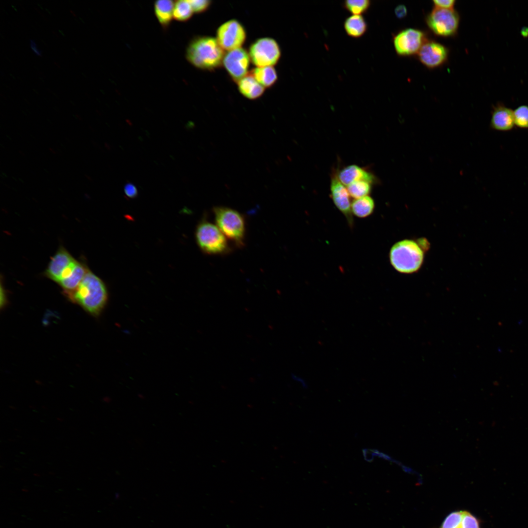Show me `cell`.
<instances>
[{
	"mask_svg": "<svg viewBox=\"0 0 528 528\" xmlns=\"http://www.w3.org/2000/svg\"><path fill=\"white\" fill-rule=\"evenodd\" d=\"M513 111L515 125L521 128H528V106H519Z\"/></svg>",
	"mask_w": 528,
	"mask_h": 528,
	"instance_id": "25",
	"label": "cell"
},
{
	"mask_svg": "<svg viewBox=\"0 0 528 528\" xmlns=\"http://www.w3.org/2000/svg\"><path fill=\"white\" fill-rule=\"evenodd\" d=\"M239 92L245 98L255 100L261 97L265 91L262 86L250 74L237 82Z\"/></svg>",
	"mask_w": 528,
	"mask_h": 528,
	"instance_id": "17",
	"label": "cell"
},
{
	"mask_svg": "<svg viewBox=\"0 0 528 528\" xmlns=\"http://www.w3.org/2000/svg\"><path fill=\"white\" fill-rule=\"evenodd\" d=\"M196 238L200 248L208 254H224L230 250L225 236L217 226L208 221L198 225Z\"/></svg>",
	"mask_w": 528,
	"mask_h": 528,
	"instance_id": "5",
	"label": "cell"
},
{
	"mask_svg": "<svg viewBox=\"0 0 528 528\" xmlns=\"http://www.w3.org/2000/svg\"><path fill=\"white\" fill-rule=\"evenodd\" d=\"M347 35L354 38L362 36L367 31V24L362 15H352L347 18L344 24Z\"/></svg>",
	"mask_w": 528,
	"mask_h": 528,
	"instance_id": "19",
	"label": "cell"
},
{
	"mask_svg": "<svg viewBox=\"0 0 528 528\" xmlns=\"http://www.w3.org/2000/svg\"><path fill=\"white\" fill-rule=\"evenodd\" d=\"M124 191L126 196L130 198H135L138 195L136 187L131 182L127 183L125 185Z\"/></svg>",
	"mask_w": 528,
	"mask_h": 528,
	"instance_id": "30",
	"label": "cell"
},
{
	"mask_svg": "<svg viewBox=\"0 0 528 528\" xmlns=\"http://www.w3.org/2000/svg\"><path fill=\"white\" fill-rule=\"evenodd\" d=\"M175 1L171 0H158L154 3L155 16L163 28L169 26L174 18Z\"/></svg>",
	"mask_w": 528,
	"mask_h": 528,
	"instance_id": "18",
	"label": "cell"
},
{
	"mask_svg": "<svg viewBox=\"0 0 528 528\" xmlns=\"http://www.w3.org/2000/svg\"><path fill=\"white\" fill-rule=\"evenodd\" d=\"M490 127L494 130L507 131L514 126L513 111L504 106L496 107L492 113Z\"/></svg>",
	"mask_w": 528,
	"mask_h": 528,
	"instance_id": "16",
	"label": "cell"
},
{
	"mask_svg": "<svg viewBox=\"0 0 528 528\" xmlns=\"http://www.w3.org/2000/svg\"><path fill=\"white\" fill-rule=\"evenodd\" d=\"M75 260L66 249L61 246L51 258L44 275L58 283L63 274Z\"/></svg>",
	"mask_w": 528,
	"mask_h": 528,
	"instance_id": "12",
	"label": "cell"
},
{
	"mask_svg": "<svg viewBox=\"0 0 528 528\" xmlns=\"http://www.w3.org/2000/svg\"><path fill=\"white\" fill-rule=\"evenodd\" d=\"M66 296L95 316L101 312L108 298L105 283L89 269L77 288Z\"/></svg>",
	"mask_w": 528,
	"mask_h": 528,
	"instance_id": "1",
	"label": "cell"
},
{
	"mask_svg": "<svg viewBox=\"0 0 528 528\" xmlns=\"http://www.w3.org/2000/svg\"><path fill=\"white\" fill-rule=\"evenodd\" d=\"M250 61L248 52L241 47L225 53L222 65L231 78L237 82L248 74Z\"/></svg>",
	"mask_w": 528,
	"mask_h": 528,
	"instance_id": "10",
	"label": "cell"
},
{
	"mask_svg": "<svg viewBox=\"0 0 528 528\" xmlns=\"http://www.w3.org/2000/svg\"><path fill=\"white\" fill-rule=\"evenodd\" d=\"M337 177L346 186L358 180H366L372 184L376 181L375 177L372 174L356 165L344 167L340 171Z\"/></svg>",
	"mask_w": 528,
	"mask_h": 528,
	"instance_id": "15",
	"label": "cell"
},
{
	"mask_svg": "<svg viewBox=\"0 0 528 528\" xmlns=\"http://www.w3.org/2000/svg\"><path fill=\"white\" fill-rule=\"evenodd\" d=\"M396 16L399 19H402L406 16L407 9L403 4L398 5L395 9Z\"/></svg>",
	"mask_w": 528,
	"mask_h": 528,
	"instance_id": "31",
	"label": "cell"
},
{
	"mask_svg": "<svg viewBox=\"0 0 528 528\" xmlns=\"http://www.w3.org/2000/svg\"><path fill=\"white\" fill-rule=\"evenodd\" d=\"M427 40L424 31L417 28H407L396 33L393 37V42L397 54L409 56L417 54Z\"/></svg>",
	"mask_w": 528,
	"mask_h": 528,
	"instance_id": "8",
	"label": "cell"
},
{
	"mask_svg": "<svg viewBox=\"0 0 528 528\" xmlns=\"http://www.w3.org/2000/svg\"><path fill=\"white\" fill-rule=\"evenodd\" d=\"M225 53L216 38L199 36L193 39L186 51V58L193 66L211 70L222 64Z\"/></svg>",
	"mask_w": 528,
	"mask_h": 528,
	"instance_id": "2",
	"label": "cell"
},
{
	"mask_svg": "<svg viewBox=\"0 0 528 528\" xmlns=\"http://www.w3.org/2000/svg\"><path fill=\"white\" fill-rule=\"evenodd\" d=\"M372 184L366 180H358L352 183L347 188L351 197L356 199L368 196Z\"/></svg>",
	"mask_w": 528,
	"mask_h": 528,
	"instance_id": "23",
	"label": "cell"
},
{
	"mask_svg": "<svg viewBox=\"0 0 528 528\" xmlns=\"http://www.w3.org/2000/svg\"><path fill=\"white\" fill-rule=\"evenodd\" d=\"M194 11L189 0H180L175 2L174 19L180 22H185L192 16Z\"/></svg>",
	"mask_w": 528,
	"mask_h": 528,
	"instance_id": "22",
	"label": "cell"
},
{
	"mask_svg": "<svg viewBox=\"0 0 528 528\" xmlns=\"http://www.w3.org/2000/svg\"><path fill=\"white\" fill-rule=\"evenodd\" d=\"M426 23L436 35L449 37L455 35L460 24L458 13L453 9L434 7L427 15Z\"/></svg>",
	"mask_w": 528,
	"mask_h": 528,
	"instance_id": "6",
	"label": "cell"
},
{
	"mask_svg": "<svg viewBox=\"0 0 528 528\" xmlns=\"http://www.w3.org/2000/svg\"><path fill=\"white\" fill-rule=\"evenodd\" d=\"M448 55V49L443 44L428 40L417 54L420 62L429 68H435L442 66L447 61Z\"/></svg>",
	"mask_w": 528,
	"mask_h": 528,
	"instance_id": "11",
	"label": "cell"
},
{
	"mask_svg": "<svg viewBox=\"0 0 528 528\" xmlns=\"http://www.w3.org/2000/svg\"><path fill=\"white\" fill-rule=\"evenodd\" d=\"M217 226L228 239L238 247L244 245L245 225L244 219L233 209L216 206L213 208Z\"/></svg>",
	"mask_w": 528,
	"mask_h": 528,
	"instance_id": "4",
	"label": "cell"
},
{
	"mask_svg": "<svg viewBox=\"0 0 528 528\" xmlns=\"http://www.w3.org/2000/svg\"><path fill=\"white\" fill-rule=\"evenodd\" d=\"M248 53L250 60L256 67L273 66L281 58V50L275 39L264 37L250 45Z\"/></svg>",
	"mask_w": 528,
	"mask_h": 528,
	"instance_id": "7",
	"label": "cell"
},
{
	"mask_svg": "<svg viewBox=\"0 0 528 528\" xmlns=\"http://www.w3.org/2000/svg\"><path fill=\"white\" fill-rule=\"evenodd\" d=\"M88 270L85 264L76 260L67 269L58 283L66 295L77 288Z\"/></svg>",
	"mask_w": 528,
	"mask_h": 528,
	"instance_id": "14",
	"label": "cell"
},
{
	"mask_svg": "<svg viewBox=\"0 0 528 528\" xmlns=\"http://www.w3.org/2000/svg\"><path fill=\"white\" fill-rule=\"evenodd\" d=\"M194 13H201L206 11L210 7L211 1L209 0H189Z\"/></svg>",
	"mask_w": 528,
	"mask_h": 528,
	"instance_id": "28",
	"label": "cell"
},
{
	"mask_svg": "<svg viewBox=\"0 0 528 528\" xmlns=\"http://www.w3.org/2000/svg\"><path fill=\"white\" fill-rule=\"evenodd\" d=\"M462 515L463 511L452 512L445 519L441 528H458Z\"/></svg>",
	"mask_w": 528,
	"mask_h": 528,
	"instance_id": "26",
	"label": "cell"
},
{
	"mask_svg": "<svg viewBox=\"0 0 528 528\" xmlns=\"http://www.w3.org/2000/svg\"><path fill=\"white\" fill-rule=\"evenodd\" d=\"M374 207L373 199L371 197L367 196L354 199L352 202L351 210L352 214L354 216L363 218L371 215L374 210Z\"/></svg>",
	"mask_w": 528,
	"mask_h": 528,
	"instance_id": "21",
	"label": "cell"
},
{
	"mask_svg": "<svg viewBox=\"0 0 528 528\" xmlns=\"http://www.w3.org/2000/svg\"><path fill=\"white\" fill-rule=\"evenodd\" d=\"M432 1L434 7L445 9H453L456 2L455 0H433Z\"/></svg>",
	"mask_w": 528,
	"mask_h": 528,
	"instance_id": "29",
	"label": "cell"
},
{
	"mask_svg": "<svg viewBox=\"0 0 528 528\" xmlns=\"http://www.w3.org/2000/svg\"><path fill=\"white\" fill-rule=\"evenodd\" d=\"M344 7L353 15H361L367 11L371 5L369 0H347L344 2Z\"/></svg>",
	"mask_w": 528,
	"mask_h": 528,
	"instance_id": "24",
	"label": "cell"
},
{
	"mask_svg": "<svg viewBox=\"0 0 528 528\" xmlns=\"http://www.w3.org/2000/svg\"><path fill=\"white\" fill-rule=\"evenodd\" d=\"M458 528H480L476 518L470 513L463 511L462 519Z\"/></svg>",
	"mask_w": 528,
	"mask_h": 528,
	"instance_id": "27",
	"label": "cell"
},
{
	"mask_svg": "<svg viewBox=\"0 0 528 528\" xmlns=\"http://www.w3.org/2000/svg\"><path fill=\"white\" fill-rule=\"evenodd\" d=\"M424 253V250L418 242L412 240H403L392 246L389 259L391 265L396 271L411 274L421 266Z\"/></svg>",
	"mask_w": 528,
	"mask_h": 528,
	"instance_id": "3",
	"label": "cell"
},
{
	"mask_svg": "<svg viewBox=\"0 0 528 528\" xmlns=\"http://www.w3.org/2000/svg\"><path fill=\"white\" fill-rule=\"evenodd\" d=\"M251 74L264 88L273 86L278 80L276 70L272 66L256 67L251 71Z\"/></svg>",
	"mask_w": 528,
	"mask_h": 528,
	"instance_id": "20",
	"label": "cell"
},
{
	"mask_svg": "<svg viewBox=\"0 0 528 528\" xmlns=\"http://www.w3.org/2000/svg\"><path fill=\"white\" fill-rule=\"evenodd\" d=\"M216 38L221 47L228 51L242 47L246 40V32L239 21L232 19L218 27Z\"/></svg>",
	"mask_w": 528,
	"mask_h": 528,
	"instance_id": "9",
	"label": "cell"
},
{
	"mask_svg": "<svg viewBox=\"0 0 528 528\" xmlns=\"http://www.w3.org/2000/svg\"><path fill=\"white\" fill-rule=\"evenodd\" d=\"M330 190L334 204L345 216L349 224L351 225L352 224V202L347 188L340 181L336 176L331 178Z\"/></svg>",
	"mask_w": 528,
	"mask_h": 528,
	"instance_id": "13",
	"label": "cell"
}]
</instances>
